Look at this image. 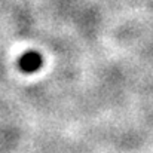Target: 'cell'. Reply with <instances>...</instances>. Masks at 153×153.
I'll return each mask as SVG.
<instances>
[{"mask_svg": "<svg viewBox=\"0 0 153 153\" xmlns=\"http://www.w3.org/2000/svg\"><path fill=\"white\" fill-rule=\"evenodd\" d=\"M39 62H40V59H39L37 55H34V53H28V55L22 59V67H24L25 70L31 71V70H34V68L39 67Z\"/></svg>", "mask_w": 153, "mask_h": 153, "instance_id": "6da1fadb", "label": "cell"}]
</instances>
